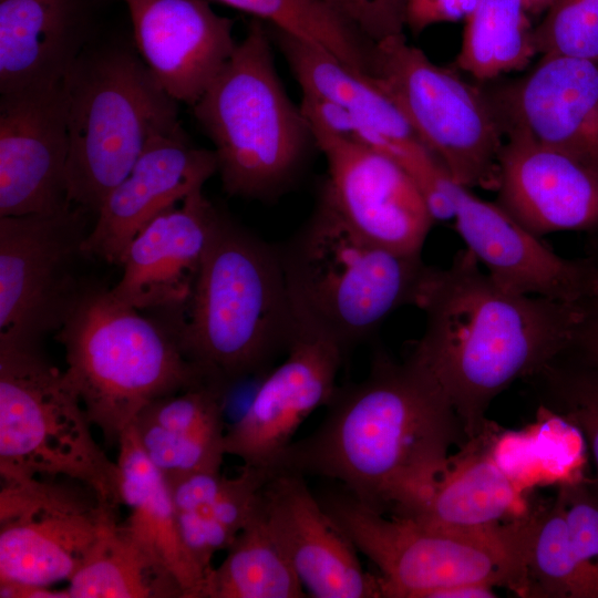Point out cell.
<instances>
[{
  "label": "cell",
  "instance_id": "obj_37",
  "mask_svg": "<svg viewBox=\"0 0 598 598\" xmlns=\"http://www.w3.org/2000/svg\"><path fill=\"white\" fill-rule=\"evenodd\" d=\"M480 0H406L405 27L414 34L426 28L464 20Z\"/></svg>",
  "mask_w": 598,
  "mask_h": 598
},
{
  "label": "cell",
  "instance_id": "obj_36",
  "mask_svg": "<svg viewBox=\"0 0 598 598\" xmlns=\"http://www.w3.org/2000/svg\"><path fill=\"white\" fill-rule=\"evenodd\" d=\"M377 43L404 33L406 0H322Z\"/></svg>",
  "mask_w": 598,
  "mask_h": 598
},
{
  "label": "cell",
  "instance_id": "obj_40",
  "mask_svg": "<svg viewBox=\"0 0 598 598\" xmlns=\"http://www.w3.org/2000/svg\"><path fill=\"white\" fill-rule=\"evenodd\" d=\"M530 14H538L546 11L554 0H524Z\"/></svg>",
  "mask_w": 598,
  "mask_h": 598
},
{
  "label": "cell",
  "instance_id": "obj_8",
  "mask_svg": "<svg viewBox=\"0 0 598 598\" xmlns=\"http://www.w3.org/2000/svg\"><path fill=\"white\" fill-rule=\"evenodd\" d=\"M357 550L380 570L383 597L434 598L456 586L525 596L535 515L482 529H437L373 509L344 488L318 496Z\"/></svg>",
  "mask_w": 598,
  "mask_h": 598
},
{
  "label": "cell",
  "instance_id": "obj_26",
  "mask_svg": "<svg viewBox=\"0 0 598 598\" xmlns=\"http://www.w3.org/2000/svg\"><path fill=\"white\" fill-rule=\"evenodd\" d=\"M468 440L400 515L437 529H482L501 524L522 503V488L485 448Z\"/></svg>",
  "mask_w": 598,
  "mask_h": 598
},
{
  "label": "cell",
  "instance_id": "obj_38",
  "mask_svg": "<svg viewBox=\"0 0 598 598\" xmlns=\"http://www.w3.org/2000/svg\"><path fill=\"white\" fill-rule=\"evenodd\" d=\"M574 349L581 354L584 364L598 369V295L587 303Z\"/></svg>",
  "mask_w": 598,
  "mask_h": 598
},
{
  "label": "cell",
  "instance_id": "obj_31",
  "mask_svg": "<svg viewBox=\"0 0 598 598\" xmlns=\"http://www.w3.org/2000/svg\"><path fill=\"white\" fill-rule=\"evenodd\" d=\"M529 16L524 0H480L464 19L456 68L482 82L526 69L539 54Z\"/></svg>",
  "mask_w": 598,
  "mask_h": 598
},
{
  "label": "cell",
  "instance_id": "obj_29",
  "mask_svg": "<svg viewBox=\"0 0 598 598\" xmlns=\"http://www.w3.org/2000/svg\"><path fill=\"white\" fill-rule=\"evenodd\" d=\"M68 584L71 598H184L171 571L116 516Z\"/></svg>",
  "mask_w": 598,
  "mask_h": 598
},
{
  "label": "cell",
  "instance_id": "obj_27",
  "mask_svg": "<svg viewBox=\"0 0 598 598\" xmlns=\"http://www.w3.org/2000/svg\"><path fill=\"white\" fill-rule=\"evenodd\" d=\"M117 446L122 502L128 507L122 525L171 571L184 598H204L207 576L183 540L166 478L145 454L132 425Z\"/></svg>",
  "mask_w": 598,
  "mask_h": 598
},
{
  "label": "cell",
  "instance_id": "obj_21",
  "mask_svg": "<svg viewBox=\"0 0 598 598\" xmlns=\"http://www.w3.org/2000/svg\"><path fill=\"white\" fill-rule=\"evenodd\" d=\"M217 173L213 150L192 143L182 125L154 138L101 205L84 241L87 256L120 265L132 239Z\"/></svg>",
  "mask_w": 598,
  "mask_h": 598
},
{
  "label": "cell",
  "instance_id": "obj_23",
  "mask_svg": "<svg viewBox=\"0 0 598 598\" xmlns=\"http://www.w3.org/2000/svg\"><path fill=\"white\" fill-rule=\"evenodd\" d=\"M489 93L505 127L598 163V62L540 55L526 74Z\"/></svg>",
  "mask_w": 598,
  "mask_h": 598
},
{
  "label": "cell",
  "instance_id": "obj_9",
  "mask_svg": "<svg viewBox=\"0 0 598 598\" xmlns=\"http://www.w3.org/2000/svg\"><path fill=\"white\" fill-rule=\"evenodd\" d=\"M83 404L40 343L0 341V476H37L90 487L110 507L123 505L121 477L93 437Z\"/></svg>",
  "mask_w": 598,
  "mask_h": 598
},
{
  "label": "cell",
  "instance_id": "obj_35",
  "mask_svg": "<svg viewBox=\"0 0 598 598\" xmlns=\"http://www.w3.org/2000/svg\"><path fill=\"white\" fill-rule=\"evenodd\" d=\"M559 493L573 542L598 569V492L590 480L581 478L561 482Z\"/></svg>",
  "mask_w": 598,
  "mask_h": 598
},
{
  "label": "cell",
  "instance_id": "obj_24",
  "mask_svg": "<svg viewBox=\"0 0 598 598\" xmlns=\"http://www.w3.org/2000/svg\"><path fill=\"white\" fill-rule=\"evenodd\" d=\"M89 35L83 0H0V93L63 81Z\"/></svg>",
  "mask_w": 598,
  "mask_h": 598
},
{
  "label": "cell",
  "instance_id": "obj_41",
  "mask_svg": "<svg viewBox=\"0 0 598 598\" xmlns=\"http://www.w3.org/2000/svg\"><path fill=\"white\" fill-rule=\"evenodd\" d=\"M598 261V259H596Z\"/></svg>",
  "mask_w": 598,
  "mask_h": 598
},
{
  "label": "cell",
  "instance_id": "obj_20",
  "mask_svg": "<svg viewBox=\"0 0 598 598\" xmlns=\"http://www.w3.org/2000/svg\"><path fill=\"white\" fill-rule=\"evenodd\" d=\"M305 477L272 472L261 499L267 523L302 586L316 598H382L380 576L363 569L359 551Z\"/></svg>",
  "mask_w": 598,
  "mask_h": 598
},
{
  "label": "cell",
  "instance_id": "obj_32",
  "mask_svg": "<svg viewBox=\"0 0 598 598\" xmlns=\"http://www.w3.org/2000/svg\"><path fill=\"white\" fill-rule=\"evenodd\" d=\"M526 573L527 597L598 598V569L571 539L559 491L549 508L535 514Z\"/></svg>",
  "mask_w": 598,
  "mask_h": 598
},
{
  "label": "cell",
  "instance_id": "obj_13",
  "mask_svg": "<svg viewBox=\"0 0 598 598\" xmlns=\"http://www.w3.org/2000/svg\"><path fill=\"white\" fill-rule=\"evenodd\" d=\"M266 27L302 93L330 100L347 111L351 127L348 141L394 159L421 189L434 220L453 219V205L446 193L447 172L370 76L357 73L320 45L271 24Z\"/></svg>",
  "mask_w": 598,
  "mask_h": 598
},
{
  "label": "cell",
  "instance_id": "obj_28",
  "mask_svg": "<svg viewBox=\"0 0 598 598\" xmlns=\"http://www.w3.org/2000/svg\"><path fill=\"white\" fill-rule=\"evenodd\" d=\"M271 475L243 465L233 477L203 472L167 482L183 540L206 576L214 556L233 545L259 509Z\"/></svg>",
  "mask_w": 598,
  "mask_h": 598
},
{
  "label": "cell",
  "instance_id": "obj_15",
  "mask_svg": "<svg viewBox=\"0 0 598 598\" xmlns=\"http://www.w3.org/2000/svg\"><path fill=\"white\" fill-rule=\"evenodd\" d=\"M63 81L0 93V217L71 206Z\"/></svg>",
  "mask_w": 598,
  "mask_h": 598
},
{
  "label": "cell",
  "instance_id": "obj_19",
  "mask_svg": "<svg viewBox=\"0 0 598 598\" xmlns=\"http://www.w3.org/2000/svg\"><path fill=\"white\" fill-rule=\"evenodd\" d=\"M505 128L496 203L538 237L598 229V163Z\"/></svg>",
  "mask_w": 598,
  "mask_h": 598
},
{
  "label": "cell",
  "instance_id": "obj_16",
  "mask_svg": "<svg viewBox=\"0 0 598 598\" xmlns=\"http://www.w3.org/2000/svg\"><path fill=\"white\" fill-rule=\"evenodd\" d=\"M446 193L465 248L498 285L571 303H586L598 295L596 259L561 257L497 203L482 199L451 178Z\"/></svg>",
  "mask_w": 598,
  "mask_h": 598
},
{
  "label": "cell",
  "instance_id": "obj_33",
  "mask_svg": "<svg viewBox=\"0 0 598 598\" xmlns=\"http://www.w3.org/2000/svg\"><path fill=\"white\" fill-rule=\"evenodd\" d=\"M537 375L544 380L550 405L585 436L596 465V478L590 483L598 492V369L567 367L558 358Z\"/></svg>",
  "mask_w": 598,
  "mask_h": 598
},
{
  "label": "cell",
  "instance_id": "obj_10",
  "mask_svg": "<svg viewBox=\"0 0 598 598\" xmlns=\"http://www.w3.org/2000/svg\"><path fill=\"white\" fill-rule=\"evenodd\" d=\"M369 76L453 182L496 192L506 128L488 91L431 61L404 33L374 44Z\"/></svg>",
  "mask_w": 598,
  "mask_h": 598
},
{
  "label": "cell",
  "instance_id": "obj_7",
  "mask_svg": "<svg viewBox=\"0 0 598 598\" xmlns=\"http://www.w3.org/2000/svg\"><path fill=\"white\" fill-rule=\"evenodd\" d=\"M231 196L267 199L300 169L313 142L277 74L265 21L252 19L231 58L192 106Z\"/></svg>",
  "mask_w": 598,
  "mask_h": 598
},
{
  "label": "cell",
  "instance_id": "obj_39",
  "mask_svg": "<svg viewBox=\"0 0 598 598\" xmlns=\"http://www.w3.org/2000/svg\"><path fill=\"white\" fill-rule=\"evenodd\" d=\"M1 598H71L65 589H53L51 586L0 581Z\"/></svg>",
  "mask_w": 598,
  "mask_h": 598
},
{
  "label": "cell",
  "instance_id": "obj_3",
  "mask_svg": "<svg viewBox=\"0 0 598 598\" xmlns=\"http://www.w3.org/2000/svg\"><path fill=\"white\" fill-rule=\"evenodd\" d=\"M278 248L220 210L177 333L204 379L230 391L296 334Z\"/></svg>",
  "mask_w": 598,
  "mask_h": 598
},
{
  "label": "cell",
  "instance_id": "obj_30",
  "mask_svg": "<svg viewBox=\"0 0 598 598\" xmlns=\"http://www.w3.org/2000/svg\"><path fill=\"white\" fill-rule=\"evenodd\" d=\"M226 551L219 566L207 575L204 598L306 597L297 573L267 523L261 503Z\"/></svg>",
  "mask_w": 598,
  "mask_h": 598
},
{
  "label": "cell",
  "instance_id": "obj_6",
  "mask_svg": "<svg viewBox=\"0 0 598 598\" xmlns=\"http://www.w3.org/2000/svg\"><path fill=\"white\" fill-rule=\"evenodd\" d=\"M69 199L96 215L156 137L176 130L178 103L136 48L89 44L63 79Z\"/></svg>",
  "mask_w": 598,
  "mask_h": 598
},
{
  "label": "cell",
  "instance_id": "obj_12",
  "mask_svg": "<svg viewBox=\"0 0 598 598\" xmlns=\"http://www.w3.org/2000/svg\"><path fill=\"white\" fill-rule=\"evenodd\" d=\"M56 478L1 483L0 581H69L116 516L90 487Z\"/></svg>",
  "mask_w": 598,
  "mask_h": 598
},
{
  "label": "cell",
  "instance_id": "obj_4",
  "mask_svg": "<svg viewBox=\"0 0 598 598\" xmlns=\"http://www.w3.org/2000/svg\"><path fill=\"white\" fill-rule=\"evenodd\" d=\"M278 252L296 331L329 340L344 354L396 309L415 306L430 269L421 255L358 234L322 196Z\"/></svg>",
  "mask_w": 598,
  "mask_h": 598
},
{
  "label": "cell",
  "instance_id": "obj_11",
  "mask_svg": "<svg viewBox=\"0 0 598 598\" xmlns=\"http://www.w3.org/2000/svg\"><path fill=\"white\" fill-rule=\"evenodd\" d=\"M85 209L0 217V341L40 343L89 285L76 271L90 233Z\"/></svg>",
  "mask_w": 598,
  "mask_h": 598
},
{
  "label": "cell",
  "instance_id": "obj_34",
  "mask_svg": "<svg viewBox=\"0 0 598 598\" xmlns=\"http://www.w3.org/2000/svg\"><path fill=\"white\" fill-rule=\"evenodd\" d=\"M535 27L539 55L598 62V0H554Z\"/></svg>",
  "mask_w": 598,
  "mask_h": 598
},
{
  "label": "cell",
  "instance_id": "obj_5",
  "mask_svg": "<svg viewBox=\"0 0 598 598\" xmlns=\"http://www.w3.org/2000/svg\"><path fill=\"white\" fill-rule=\"evenodd\" d=\"M64 374L109 446L151 402L207 382L185 357L175 323L89 282L56 331Z\"/></svg>",
  "mask_w": 598,
  "mask_h": 598
},
{
  "label": "cell",
  "instance_id": "obj_1",
  "mask_svg": "<svg viewBox=\"0 0 598 598\" xmlns=\"http://www.w3.org/2000/svg\"><path fill=\"white\" fill-rule=\"evenodd\" d=\"M587 303L509 291L464 248L446 268L430 267L415 305L424 331L408 359L473 440L486 432L485 412L501 392L570 350Z\"/></svg>",
  "mask_w": 598,
  "mask_h": 598
},
{
  "label": "cell",
  "instance_id": "obj_22",
  "mask_svg": "<svg viewBox=\"0 0 598 598\" xmlns=\"http://www.w3.org/2000/svg\"><path fill=\"white\" fill-rule=\"evenodd\" d=\"M135 48L158 84L177 103L200 99L237 43L234 20L206 0H122Z\"/></svg>",
  "mask_w": 598,
  "mask_h": 598
},
{
  "label": "cell",
  "instance_id": "obj_17",
  "mask_svg": "<svg viewBox=\"0 0 598 598\" xmlns=\"http://www.w3.org/2000/svg\"><path fill=\"white\" fill-rule=\"evenodd\" d=\"M219 213L198 189L156 216L126 247L122 276L110 288L113 297L142 312L181 321Z\"/></svg>",
  "mask_w": 598,
  "mask_h": 598
},
{
  "label": "cell",
  "instance_id": "obj_14",
  "mask_svg": "<svg viewBox=\"0 0 598 598\" xmlns=\"http://www.w3.org/2000/svg\"><path fill=\"white\" fill-rule=\"evenodd\" d=\"M326 157L321 195L337 215L367 239L405 255H421L435 223L411 175L394 159L363 144L313 135Z\"/></svg>",
  "mask_w": 598,
  "mask_h": 598
},
{
  "label": "cell",
  "instance_id": "obj_2",
  "mask_svg": "<svg viewBox=\"0 0 598 598\" xmlns=\"http://www.w3.org/2000/svg\"><path fill=\"white\" fill-rule=\"evenodd\" d=\"M326 408L319 426L292 441L271 471L337 481L381 513L409 507L451 446L467 440L437 385L409 359L384 353L363 380L338 386Z\"/></svg>",
  "mask_w": 598,
  "mask_h": 598
},
{
  "label": "cell",
  "instance_id": "obj_25",
  "mask_svg": "<svg viewBox=\"0 0 598 598\" xmlns=\"http://www.w3.org/2000/svg\"><path fill=\"white\" fill-rule=\"evenodd\" d=\"M229 391L203 382L147 404L131 424L167 482L219 472L226 455L224 413Z\"/></svg>",
  "mask_w": 598,
  "mask_h": 598
},
{
  "label": "cell",
  "instance_id": "obj_18",
  "mask_svg": "<svg viewBox=\"0 0 598 598\" xmlns=\"http://www.w3.org/2000/svg\"><path fill=\"white\" fill-rule=\"evenodd\" d=\"M343 357L333 342L296 331L286 359L265 377L243 415L227 427L226 455L271 472L301 423L330 402Z\"/></svg>",
  "mask_w": 598,
  "mask_h": 598
}]
</instances>
